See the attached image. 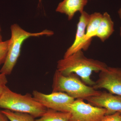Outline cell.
Instances as JSON below:
<instances>
[{"label": "cell", "instance_id": "1", "mask_svg": "<svg viewBox=\"0 0 121 121\" xmlns=\"http://www.w3.org/2000/svg\"><path fill=\"white\" fill-rule=\"evenodd\" d=\"M107 66L103 62L87 58L82 50H80L59 60L56 70L64 75L75 74L84 83L92 86L95 84V82L91 79L92 73L100 72Z\"/></svg>", "mask_w": 121, "mask_h": 121}, {"label": "cell", "instance_id": "2", "mask_svg": "<svg viewBox=\"0 0 121 121\" xmlns=\"http://www.w3.org/2000/svg\"><path fill=\"white\" fill-rule=\"evenodd\" d=\"M0 108L13 112L26 113L35 118L41 117L47 109L30 94L15 93L7 86L0 98Z\"/></svg>", "mask_w": 121, "mask_h": 121}, {"label": "cell", "instance_id": "3", "mask_svg": "<svg viewBox=\"0 0 121 121\" xmlns=\"http://www.w3.org/2000/svg\"><path fill=\"white\" fill-rule=\"evenodd\" d=\"M11 36L9 39L8 50L4 63L0 70V73L7 75L12 73L19 57L23 44L30 37L43 36H51L54 35L51 30L45 29L39 32L27 31L17 24L11 26Z\"/></svg>", "mask_w": 121, "mask_h": 121}, {"label": "cell", "instance_id": "4", "mask_svg": "<svg viewBox=\"0 0 121 121\" xmlns=\"http://www.w3.org/2000/svg\"><path fill=\"white\" fill-rule=\"evenodd\" d=\"M76 75L73 73L64 75L56 70L53 77L52 92H63L75 99L83 100L101 93L84 83Z\"/></svg>", "mask_w": 121, "mask_h": 121}, {"label": "cell", "instance_id": "5", "mask_svg": "<svg viewBox=\"0 0 121 121\" xmlns=\"http://www.w3.org/2000/svg\"><path fill=\"white\" fill-rule=\"evenodd\" d=\"M69 121H101L107 113L104 108L86 103L83 99H75L70 107Z\"/></svg>", "mask_w": 121, "mask_h": 121}, {"label": "cell", "instance_id": "6", "mask_svg": "<svg viewBox=\"0 0 121 121\" xmlns=\"http://www.w3.org/2000/svg\"><path fill=\"white\" fill-rule=\"evenodd\" d=\"M32 96L47 109L62 112H70V106L75 100L66 93L61 92H52L47 94L35 90Z\"/></svg>", "mask_w": 121, "mask_h": 121}, {"label": "cell", "instance_id": "7", "mask_svg": "<svg viewBox=\"0 0 121 121\" xmlns=\"http://www.w3.org/2000/svg\"><path fill=\"white\" fill-rule=\"evenodd\" d=\"M92 86L96 90L104 89L121 96V68L107 66L99 72L98 79Z\"/></svg>", "mask_w": 121, "mask_h": 121}, {"label": "cell", "instance_id": "8", "mask_svg": "<svg viewBox=\"0 0 121 121\" xmlns=\"http://www.w3.org/2000/svg\"><path fill=\"white\" fill-rule=\"evenodd\" d=\"M89 103L95 106L105 108L107 110L106 115L119 112L121 114V96L110 93L101 92L98 95L86 99Z\"/></svg>", "mask_w": 121, "mask_h": 121}, {"label": "cell", "instance_id": "9", "mask_svg": "<svg viewBox=\"0 0 121 121\" xmlns=\"http://www.w3.org/2000/svg\"><path fill=\"white\" fill-rule=\"evenodd\" d=\"M102 15V14L98 12L94 13L90 15V19L87 26L84 39L82 42L76 48L73 54L79 50L86 51L89 48L93 38L95 37L97 33Z\"/></svg>", "mask_w": 121, "mask_h": 121}, {"label": "cell", "instance_id": "10", "mask_svg": "<svg viewBox=\"0 0 121 121\" xmlns=\"http://www.w3.org/2000/svg\"><path fill=\"white\" fill-rule=\"evenodd\" d=\"M90 15L84 11L80 13L79 20L77 24V30L74 40L71 46L66 51L64 58H67L73 54L76 48L82 42L86 35Z\"/></svg>", "mask_w": 121, "mask_h": 121}, {"label": "cell", "instance_id": "11", "mask_svg": "<svg viewBox=\"0 0 121 121\" xmlns=\"http://www.w3.org/2000/svg\"><path fill=\"white\" fill-rule=\"evenodd\" d=\"M87 2L88 0H63L59 4L56 11L65 14L68 20H71L77 12L81 13L84 11Z\"/></svg>", "mask_w": 121, "mask_h": 121}, {"label": "cell", "instance_id": "12", "mask_svg": "<svg viewBox=\"0 0 121 121\" xmlns=\"http://www.w3.org/2000/svg\"><path fill=\"white\" fill-rule=\"evenodd\" d=\"M114 23L110 15L105 12L99 22L95 37L104 42L109 39L114 32Z\"/></svg>", "mask_w": 121, "mask_h": 121}, {"label": "cell", "instance_id": "13", "mask_svg": "<svg viewBox=\"0 0 121 121\" xmlns=\"http://www.w3.org/2000/svg\"><path fill=\"white\" fill-rule=\"evenodd\" d=\"M69 112H62L47 109L45 113L35 121H69Z\"/></svg>", "mask_w": 121, "mask_h": 121}, {"label": "cell", "instance_id": "14", "mask_svg": "<svg viewBox=\"0 0 121 121\" xmlns=\"http://www.w3.org/2000/svg\"><path fill=\"white\" fill-rule=\"evenodd\" d=\"M1 111L10 121H35L34 117L26 113L13 112L7 109Z\"/></svg>", "mask_w": 121, "mask_h": 121}, {"label": "cell", "instance_id": "15", "mask_svg": "<svg viewBox=\"0 0 121 121\" xmlns=\"http://www.w3.org/2000/svg\"><path fill=\"white\" fill-rule=\"evenodd\" d=\"M9 40L0 42V65H3L7 57Z\"/></svg>", "mask_w": 121, "mask_h": 121}, {"label": "cell", "instance_id": "16", "mask_svg": "<svg viewBox=\"0 0 121 121\" xmlns=\"http://www.w3.org/2000/svg\"><path fill=\"white\" fill-rule=\"evenodd\" d=\"M121 114L117 112L111 115H106L101 121H121Z\"/></svg>", "mask_w": 121, "mask_h": 121}, {"label": "cell", "instance_id": "17", "mask_svg": "<svg viewBox=\"0 0 121 121\" xmlns=\"http://www.w3.org/2000/svg\"><path fill=\"white\" fill-rule=\"evenodd\" d=\"M4 74L0 73V98L7 86L8 81L7 76Z\"/></svg>", "mask_w": 121, "mask_h": 121}, {"label": "cell", "instance_id": "18", "mask_svg": "<svg viewBox=\"0 0 121 121\" xmlns=\"http://www.w3.org/2000/svg\"><path fill=\"white\" fill-rule=\"evenodd\" d=\"M0 121H10L8 118L4 115L1 110H0Z\"/></svg>", "mask_w": 121, "mask_h": 121}, {"label": "cell", "instance_id": "19", "mask_svg": "<svg viewBox=\"0 0 121 121\" xmlns=\"http://www.w3.org/2000/svg\"><path fill=\"white\" fill-rule=\"evenodd\" d=\"M118 16L121 21V7L119 9L118 11ZM120 35L121 37V26L120 27Z\"/></svg>", "mask_w": 121, "mask_h": 121}, {"label": "cell", "instance_id": "20", "mask_svg": "<svg viewBox=\"0 0 121 121\" xmlns=\"http://www.w3.org/2000/svg\"><path fill=\"white\" fill-rule=\"evenodd\" d=\"M1 27L0 24V42H2L3 41L2 40V37L1 33Z\"/></svg>", "mask_w": 121, "mask_h": 121}, {"label": "cell", "instance_id": "21", "mask_svg": "<svg viewBox=\"0 0 121 121\" xmlns=\"http://www.w3.org/2000/svg\"><path fill=\"white\" fill-rule=\"evenodd\" d=\"M41 0H39V4H40V3H41Z\"/></svg>", "mask_w": 121, "mask_h": 121}, {"label": "cell", "instance_id": "22", "mask_svg": "<svg viewBox=\"0 0 121 121\" xmlns=\"http://www.w3.org/2000/svg\"></svg>", "mask_w": 121, "mask_h": 121}]
</instances>
